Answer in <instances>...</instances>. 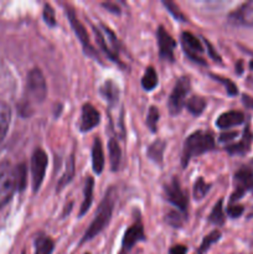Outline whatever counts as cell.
Returning <instances> with one entry per match:
<instances>
[{"mask_svg": "<svg viewBox=\"0 0 253 254\" xmlns=\"http://www.w3.org/2000/svg\"><path fill=\"white\" fill-rule=\"evenodd\" d=\"M49 158L47 154L42 149H36L31 156V175H32V191L35 193L39 191L42 181H44L45 173H46Z\"/></svg>", "mask_w": 253, "mask_h": 254, "instance_id": "obj_9", "label": "cell"}, {"mask_svg": "<svg viewBox=\"0 0 253 254\" xmlns=\"http://www.w3.org/2000/svg\"><path fill=\"white\" fill-rule=\"evenodd\" d=\"M22 254H25V252H22Z\"/></svg>", "mask_w": 253, "mask_h": 254, "instance_id": "obj_46", "label": "cell"}, {"mask_svg": "<svg viewBox=\"0 0 253 254\" xmlns=\"http://www.w3.org/2000/svg\"><path fill=\"white\" fill-rule=\"evenodd\" d=\"M243 103L248 107V108H253V98L248 96H243Z\"/></svg>", "mask_w": 253, "mask_h": 254, "instance_id": "obj_42", "label": "cell"}, {"mask_svg": "<svg viewBox=\"0 0 253 254\" xmlns=\"http://www.w3.org/2000/svg\"><path fill=\"white\" fill-rule=\"evenodd\" d=\"M74 169H76V163H74V155H73V154H71V156H69L68 160H67L66 169H64L63 175L61 176L60 181L57 183V186H56L57 192H60V191L63 190V189L66 188V186L68 185L69 183H71L72 179H73V176H74V171H76Z\"/></svg>", "mask_w": 253, "mask_h": 254, "instance_id": "obj_20", "label": "cell"}, {"mask_svg": "<svg viewBox=\"0 0 253 254\" xmlns=\"http://www.w3.org/2000/svg\"><path fill=\"white\" fill-rule=\"evenodd\" d=\"M238 135L237 131H230V133H225V134H221L220 135V140L221 141H225V140H231V139L236 138Z\"/></svg>", "mask_w": 253, "mask_h": 254, "instance_id": "obj_41", "label": "cell"}, {"mask_svg": "<svg viewBox=\"0 0 253 254\" xmlns=\"http://www.w3.org/2000/svg\"><path fill=\"white\" fill-rule=\"evenodd\" d=\"M44 20L50 27L56 26V17H55V10L52 9V6L50 4H45L44 6Z\"/></svg>", "mask_w": 253, "mask_h": 254, "instance_id": "obj_36", "label": "cell"}, {"mask_svg": "<svg viewBox=\"0 0 253 254\" xmlns=\"http://www.w3.org/2000/svg\"><path fill=\"white\" fill-rule=\"evenodd\" d=\"M213 149H215V138H213L212 133L206 130L193 131L191 135L186 138L185 143H184L181 165L185 169L189 165L191 158L205 154Z\"/></svg>", "mask_w": 253, "mask_h": 254, "instance_id": "obj_2", "label": "cell"}, {"mask_svg": "<svg viewBox=\"0 0 253 254\" xmlns=\"http://www.w3.org/2000/svg\"><path fill=\"white\" fill-rule=\"evenodd\" d=\"M248 217H250V218H251V217H253V212H252V213H250V216H248Z\"/></svg>", "mask_w": 253, "mask_h": 254, "instance_id": "obj_45", "label": "cell"}, {"mask_svg": "<svg viewBox=\"0 0 253 254\" xmlns=\"http://www.w3.org/2000/svg\"><path fill=\"white\" fill-rule=\"evenodd\" d=\"M86 254H89V253H86Z\"/></svg>", "mask_w": 253, "mask_h": 254, "instance_id": "obj_47", "label": "cell"}, {"mask_svg": "<svg viewBox=\"0 0 253 254\" xmlns=\"http://www.w3.org/2000/svg\"><path fill=\"white\" fill-rule=\"evenodd\" d=\"M156 86H158V73H156L155 69L150 66L146 68L145 73L141 77V87H143L145 91H153Z\"/></svg>", "mask_w": 253, "mask_h": 254, "instance_id": "obj_26", "label": "cell"}, {"mask_svg": "<svg viewBox=\"0 0 253 254\" xmlns=\"http://www.w3.org/2000/svg\"><path fill=\"white\" fill-rule=\"evenodd\" d=\"M66 14L69 20V24H71L72 29H73L74 34H76V36L78 37L79 42H81L82 46H83L84 52H86L88 56L94 57V59H97V61H99V56L98 54H97V50L92 46L91 40H89L88 34H87L86 27H84L83 24L78 20L74 10L72 9L71 6H66Z\"/></svg>", "mask_w": 253, "mask_h": 254, "instance_id": "obj_6", "label": "cell"}, {"mask_svg": "<svg viewBox=\"0 0 253 254\" xmlns=\"http://www.w3.org/2000/svg\"><path fill=\"white\" fill-rule=\"evenodd\" d=\"M140 241H145V233H144L143 223H141L140 218H138L124 233L122 251L119 254H128L129 251Z\"/></svg>", "mask_w": 253, "mask_h": 254, "instance_id": "obj_11", "label": "cell"}, {"mask_svg": "<svg viewBox=\"0 0 253 254\" xmlns=\"http://www.w3.org/2000/svg\"><path fill=\"white\" fill-rule=\"evenodd\" d=\"M205 44H206V47H207L208 55H210V56L212 57V60H215V61H217V62H221L220 55H218L217 52H215V50H213V47L211 46L210 42H208L207 40H205Z\"/></svg>", "mask_w": 253, "mask_h": 254, "instance_id": "obj_38", "label": "cell"}, {"mask_svg": "<svg viewBox=\"0 0 253 254\" xmlns=\"http://www.w3.org/2000/svg\"><path fill=\"white\" fill-rule=\"evenodd\" d=\"M102 6L106 7L108 11L114 12V14H121V9H119V6L117 4H113V2H103Z\"/></svg>", "mask_w": 253, "mask_h": 254, "instance_id": "obj_40", "label": "cell"}, {"mask_svg": "<svg viewBox=\"0 0 253 254\" xmlns=\"http://www.w3.org/2000/svg\"><path fill=\"white\" fill-rule=\"evenodd\" d=\"M10 121H11V109H10L9 104L5 103L4 101H0V143L6 136Z\"/></svg>", "mask_w": 253, "mask_h": 254, "instance_id": "obj_19", "label": "cell"}, {"mask_svg": "<svg viewBox=\"0 0 253 254\" xmlns=\"http://www.w3.org/2000/svg\"><path fill=\"white\" fill-rule=\"evenodd\" d=\"M27 101L32 103H42L47 96V84L44 73L40 68H32L27 74L26 81Z\"/></svg>", "mask_w": 253, "mask_h": 254, "instance_id": "obj_4", "label": "cell"}, {"mask_svg": "<svg viewBox=\"0 0 253 254\" xmlns=\"http://www.w3.org/2000/svg\"><path fill=\"white\" fill-rule=\"evenodd\" d=\"M184 220H185V215L180 213L179 211H170L165 215V222L171 227L180 228L183 226Z\"/></svg>", "mask_w": 253, "mask_h": 254, "instance_id": "obj_32", "label": "cell"}, {"mask_svg": "<svg viewBox=\"0 0 253 254\" xmlns=\"http://www.w3.org/2000/svg\"><path fill=\"white\" fill-rule=\"evenodd\" d=\"M108 151H109V161H111V168L113 171H117L119 168L122 159V150L119 146L117 139H109L108 143Z\"/></svg>", "mask_w": 253, "mask_h": 254, "instance_id": "obj_22", "label": "cell"}, {"mask_svg": "<svg viewBox=\"0 0 253 254\" xmlns=\"http://www.w3.org/2000/svg\"><path fill=\"white\" fill-rule=\"evenodd\" d=\"M237 68H238V73H241V72H242V64H241V62H238L237 64Z\"/></svg>", "mask_w": 253, "mask_h": 254, "instance_id": "obj_43", "label": "cell"}, {"mask_svg": "<svg viewBox=\"0 0 253 254\" xmlns=\"http://www.w3.org/2000/svg\"><path fill=\"white\" fill-rule=\"evenodd\" d=\"M17 190L15 166L9 160L0 163V208L6 206Z\"/></svg>", "mask_w": 253, "mask_h": 254, "instance_id": "obj_3", "label": "cell"}, {"mask_svg": "<svg viewBox=\"0 0 253 254\" xmlns=\"http://www.w3.org/2000/svg\"><path fill=\"white\" fill-rule=\"evenodd\" d=\"M252 138H253L252 134H251V131L248 130L247 128L245 130V133H243L242 139H241L238 143L226 146V150H227V153L232 154V155H243V154H246L248 150H250L251 143H252Z\"/></svg>", "mask_w": 253, "mask_h": 254, "instance_id": "obj_17", "label": "cell"}, {"mask_svg": "<svg viewBox=\"0 0 253 254\" xmlns=\"http://www.w3.org/2000/svg\"><path fill=\"white\" fill-rule=\"evenodd\" d=\"M93 32H94V35H96V39H97V42H98L99 47H101V49L103 50L104 52H106V55L109 57V59L112 60V61L118 62V60H117L116 57L113 56V54L111 52V50H109L108 46H107V42H106V39H104V35L102 34V32L99 31L97 27H94V26H93ZM118 64H119V62H118Z\"/></svg>", "mask_w": 253, "mask_h": 254, "instance_id": "obj_33", "label": "cell"}, {"mask_svg": "<svg viewBox=\"0 0 253 254\" xmlns=\"http://www.w3.org/2000/svg\"><path fill=\"white\" fill-rule=\"evenodd\" d=\"M250 66H251V68L253 69V61H251V64H250Z\"/></svg>", "mask_w": 253, "mask_h": 254, "instance_id": "obj_44", "label": "cell"}, {"mask_svg": "<svg viewBox=\"0 0 253 254\" xmlns=\"http://www.w3.org/2000/svg\"><path fill=\"white\" fill-rule=\"evenodd\" d=\"M117 200V190L114 188H111L104 195L103 200L99 203L98 208H97L96 216L92 223L89 225L88 230L86 231L84 236L81 240V245L84 242H88L92 238L96 237L97 235L102 232L108 226L109 221L112 218V213H113L114 205H116Z\"/></svg>", "mask_w": 253, "mask_h": 254, "instance_id": "obj_1", "label": "cell"}, {"mask_svg": "<svg viewBox=\"0 0 253 254\" xmlns=\"http://www.w3.org/2000/svg\"><path fill=\"white\" fill-rule=\"evenodd\" d=\"M243 122H245V114L242 112L230 111L218 117L217 122H216V126L220 129H223V130L226 129L227 130V129L232 128V127L240 126Z\"/></svg>", "mask_w": 253, "mask_h": 254, "instance_id": "obj_15", "label": "cell"}, {"mask_svg": "<svg viewBox=\"0 0 253 254\" xmlns=\"http://www.w3.org/2000/svg\"><path fill=\"white\" fill-rule=\"evenodd\" d=\"M164 192L169 202L176 208H179L181 213H188V193L183 190L180 181L178 178H173L168 184L164 185Z\"/></svg>", "mask_w": 253, "mask_h": 254, "instance_id": "obj_7", "label": "cell"}, {"mask_svg": "<svg viewBox=\"0 0 253 254\" xmlns=\"http://www.w3.org/2000/svg\"><path fill=\"white\" fill-rule=\"evenodd\" d=\"M93 188H94V180L92 178H87L86 184H84V190H83V202H82L81 208H79L78 217H83V216L88 212L89 207H91L92 205Z\"/></svg>", "mask_w": 253, "mask_h": 254, "instance_id": "obj_21", "label": "cell"}, {"mask_svg": "<svg viewBox=\"0 0 253 254\" xmlns=\"http://www.w3.org/2000/svg\"><path fill=\"white\" fill-rule=\"evenodd\" d=\"M222 203V200L218 201L215 207L212 208V211H211L210 216H208V222L212 223V225L221 226L225 223V213H223Z\"/></svg>", "mask_w": 253, "mask_h": 254, "instance_id": "obj_28", "label": "cell"}, {"mask_svg": "<svg viewBox=\"0 0 253 254\" xmlns=\"http://www.w3.org/2000/svg\"><path fill=\"white\" fill-rule=\"evenodd\" d=\"M92 168H93L94 174H97V175H99L104 168L103 146H102L99 138L94 139L93 146H92Z\"/></svg>", "mask_w": 253, "mask_h": 254, "instance_id": "obj_16", "label": "cell"}, {"mask_svg": "<svg viewBox=\"0 0 253 254\" xmlns=\"http://www.w3.org/2000/svg\"><path fill=\"white\" fill-rule=\"evenodd\" d=\"M210 184L206 183L202 178H198L197 181L195 183V185H193V198L197 201L202 200V198L207 195L208 191H210Z\"/></svg>", "mask_w": 253, "mask_h": 254, "instance_id": "obj_29", "label": "cell"}, {"mask_svg": "<svg viewBox=\"0 0 253 254\" xmlns=\"http://www.w3.org/2000/svg\"><path fill=\"white\" fill-rule=\"evenodd\" d=\"M54 248V241L47 236H39L35 241V254H51Z\"/></svg>", "mask_w": 253, "mask_h": 254, "instance_id": "obj_24", "label": "cell"}, {"mask_svg": "<svg viewBox=\"0 0 253 254\" xmlns=\"http://www.w3.org/2000/svg\"><path fill=\"white\" fill-rule=\"evenodd\" d=\"M158 46L160 59L164 60V61L173 62L174 59H175L174 57V50L176 47V42L164 26H159L158 29Z\"/></svg>", "mask_w": 253, "mask_h": 254, "instance_id": "obj_12", "label": "cell"}, {"mask_svg": "<svg viewBox=\"0 0 253 254\" xmlns=\"http://www.w3.org/2000/svg\"><path fill=\"white\" fill-rule=\"evenodd\" d=\"M190 88L191 83L189 77H180L178 79L168 101V108L170 114L176 116V114H179L183 111L184 106H185L186 96L190 92Z\"/></svg>", "mask_w": 253, "mask_h": 254, "instance_id": "obj_5", "label": "cell"}, {"mask_svg": "<svg viewBox=\"0 0 253 254\" xmlns=\"http://www.w3.org/2000/svg\"><path fill=\"white\" fill-rule=\"evenodd\" d=\"M99 93L101 96L103 97L104 101L108 102L109 106H114V104L118 102L119 98V91H118V87L116 86L113 81L108 79V81L104 82L103 84L99 88Z\"/></svg>", "mask_w": 253, "mask_h": 254, "instance_id": "obj_18", "label": "cell"}, {"mask_svg": "<svg viewBox=\"0 0 253 254\" xmlns=\"http://www.w3.org/2000/svg\"><path fill=\"white\" fill-rule=\"evenodd\" d=\"M220 238H221L220 231L215 230V231H212L211 233H208V235L202 240V243H201L200 247H198L196 254H205L208 250H210L211 246L215 245L216 242H218V241H220Z\"/></svg>", "mask_w": 253, "mask_h": 254, "instance_id": "obj_27", "label": "cell"}, {"mask_svg": "<svg viewBox=\"0 0 253 254\" xmlns=\"http://www.w3.org/2000/svg\"><path fill=\"white\" fill-rule=\"evenodd\" d=\"M228 21L236 26H253V0L245 2L228 15Z\"/></svg>", "mask_w": 253, "mask_h": 254, "instance_id": "obj_13", "label": "cell"}, {"mask_svg": "<svg viewBox=\"0 0 253 254\" xmlns=\"http://www.w3.org/2000/svg\"><path fill=\"white\" fill-rule=\"evenodd\" d=\"M250 191H253V170L243 166L235 174V191L231 195V205L242 198Z\"/></svg>", "mask_w": 253, "mask_h": 254, "instance_id": "obj_8", "label": "cell"}, {"mask_svg": "<svg viewBox=\"0 0 253 254\" xmlns=\"http://www.w3.org/2000/svg\"><path fill=\"white\" fill-rule=\"evenodd\" d=\"M163 4L165 5V7L169 10V12H170V14L173 15L176 20H180V21H186V16L183 14V11L180 10V7H179L175 2L163 1Z\"/></svg>", "mask_w": 253, "mask_h": 254, "instance_id": "obj_35", "label": "cell"}, {"mask_svg": "<svg viewBox=\"0 0 253 254\" xmlns=\"http://www.w3.org/2000/svg\"><path fill=\"white\" fill-rule=\"evenodd\" d=\"M181 45H183L184 52L186 54V56L189 57L192 61L197 62L200 64H206L205 59H203V47L201 45L200 40L192 35L191 32H183L181 34Z\"/></svg>", "mask_w": 253, "mask_h": 254, "instance_id": "obj_10", "label": "cell"}, {"mask_svg": "<svg viewBox=\"0 0 253 254\" xmlns=\"http://www.w3.org/2000/svg\"><path fill=\"white\" fill-rule=\"evenodd\" d=\"M186 253H188V248L183 245L174 246V247H171L170 251H169V254H186Z\"/></svg>", "mask_w": 253, "mask_h": 254, "instance_id": "obj_39", "label": "cell"}, {"mask_svg": "<svg viewBox=\"0 0 253 254\" xmlns=\"http://www.w3.org/2000/svg\"><path fill=\"white\" fill-rule=\"evenodd\" d=\"M15 173H16V184H17V190L21 192L25 190L27 184V169L24 163L19 164L15 166Z\"/></svg>", "mask_w": 253, "mask_h": 254, "instance_id": "obj_30", "label": "cell"}, {"mask_svg": "<svg viewBox=\"0 0 253 254\" xmlns=\"http://www.w3.org/2000/svg\"><path fill=\"white\" fill-rule=\"evenodd\" d=\"M159 109L155 106H151L148 111V116H146V126L150 129L151 133H155L158 130V122H159Z\"/></svg>", "mask_w": 253, "mask_h": 254, "instance_id": "obj_31", "label": "cell"}, {"mask_svg": "<svg viewBox=\"0 0 253 254\" xmlns=\"http://www.w3.org/2000/svg\"><path fill=\"white\" fill-rule=\"evenodd\" d=\"M211 77H212V78H215L216 81H218L220 83H222L223 86H225V88H226V91H227L228 96H236V94L238 93L237 86H236V84L233 83L231 79L225 78V77H221V76H216V74H211Z\"/></svg>", "mask_w": 253, "mask_h": 254, "instance_id": "obj_34", "label": "cell"}, {"mask_svg": "<svg viewBox=\"0 0 253 254\" xmlns=\"http://www.w3.org/2000/svg\"><path fill=\"white\" fill-rule=\"evenodd\" d=\"M99 121H101V114L91 103H86L82 107L81 119L78 122V128L82 133L92 130L94 127L98 126Z\"/></svg>", "mask_w": 253, "mask_h": 254, "instance_id": "obj_14", "label": "cell"}, {"mask_svg": "<svg viewBox=\"0 0 253 254\" xmlns=\"http://www.w3.org/2000/svg\"><path fill=\"white\" fill-rule=\"evenodd\" d=\"M166 143L165 140H155L154 143L150 144V146L148 148V156L156 164L163 163L164 159V151H165Z\"/></svg>", "mask_w": 253, "mask_h": 254, "instance_id": "obj_23", "label": "cell"}, {"mask_svg": "<svg viewBox=\"0 0 253 254\" xmlns=\"http://www.w3.org/2000/svg\"><path fill=\"white\" fill-rule=\"evenodd\" d=\"M243 210H245V208H243V206L235 205V203H233V205H230L227 207V215L232 218H237L242 215Z\"/></svg>", "mask_w": 253, "mask_h": 254, "instance_id": "obj_37", "label": "cell"}, {"mask_svg": "<svg viewBox=\"0 0 253 254\" xmlns=\"http://www.w3.org/2000/svg\"><path fill=\"white\" fill-rule=\"evenodd\" d=\"M186 108L192 116H200L206 108V99L200 96H193L186 102Z\"/></svg>", "mask_w": 253, "mask_h": 254, "instance_id": "obj_25", "label": "cell"}]
</instances>
